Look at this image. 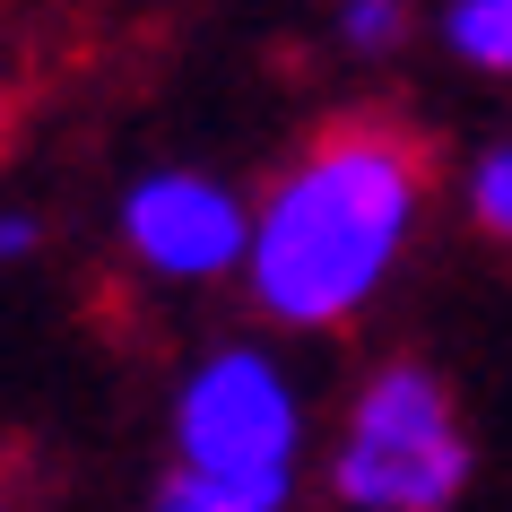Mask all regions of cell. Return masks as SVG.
Instances as JSON below:
<instances>
[{"label": "cell", "mask_w": 512, "mask_h": 512, "mask_svg": "<svg viewBox=\"0 0 512 512\" xmlns=\"http://www.w3.org/2000/svg\"><path fill=\"white\" fill-rule=\"evenodd\" d=\"M426 139L348 113L278 165V183L252 200V261H243V304L270 330H348L365 322L391 278H400L408 243L426 226Z\"/></svg>", "instance_id": "1"}, {"label": "cell", "mask_w": 512, "mask_h": 512, "mask_svg": "<svg viewBox=\"0 0 512 512\" xmlns=\"http://www.w3.org/2000/svg\"><path fill=\"white\" fill-rule=\"evenodd\" d=\"M165 469L243 512H296L313 469V408L270 339H217L183 365L165 408Z\"/></svg>", "instance_id": "2"}, {"label": "cell", "mask_w": 512, "mask_h": 512, "mask_svg": "<svg viewBox=\"0 0 512 512\" xmlns=\"http://www.w3.org/2000/svg\"><path fill=\"white\" fill-rule=\"evenodd\" d=\"M478 478V443L460 426L452 382L426 356H382L348 391L339 443L322 460V486L339 512H460Z\"/></svg>", "instance_id": "3"}, {"label": "cell", "mask_w": 512, "mask_h": 512, "mask_svg": "<svg viewBox=\"0 0 512 512\" xmlns=\"http://www.w3.org/2000/svg\"><path fill=\"white\" fill-rule=\"evenodd\" d=\"M113 243L148 287H243L252 200L217 165H148L113 200Z\"/></svg>", "instance_id": "4"}, {"label": "cell", "mask_w": 512, "mask_h": 512, "mask_svg": "<svg viewBox=\"0 0 512 512\" xmlns=\"http://www.w3.org/2000/svg\"><path fill=\"white\" fill-rule=\"evenodd\" d=\"M434 44L478 70V79H512V0H443L434 9Z\"/></svg>", "instance_id": "5"}, {"label": "cell", "mask_w": 512, "mask_h": 512, "mask_svg": "<svg viewBox=\"0 0 512 512\" xmlns=\"http://www.w3.org/2000/svg\"><path fill=\"white\" fill-rule=\"evenodd\" d=\"M460 217H469L486 243L512 252V131L469 148V165H460Z\"/></svg>", "instance_id": "6"}, {"label": "cell", "mask_w": 512, "mask_h": 512, "mask_svg": "<svg viewBox=\"0 0 512 512\" xmlns=\"http://www.w3.org/2000/svg\"><path fill=\"white\" fill-rule=\"evenodd\" d=\"M417 27V0H330V44L348 61H391Z\"/></svg>", "instance_id": "7"}, {"label": "cell", "mask_w": 512, "mask_h": 512, "mask_svg": "<svg viewBox=\"0 0 512 512\" xmlns=\"http://www.w3.org/2000/svg\"><path fill=\"white\" fill-rule=\"evenodd\" d=\"M35 252H44V209H27V200H0V270H27Z\"/></svg>", "instance_id": "8"}, {"label": "cell", "mask_w": 512, "mask_h": 512, "mask_svg": "<svg viewBox=\"0 0 512 512\" xmlns=\"http://www.w3.org/2000/svg\"><path fill=\"white\" fill-rule=\"evenodd\" d=\"M148 512H243V504H226V495H209V486H191V478H174V469H165L157 495H148Z\"/></svg>", "instance_id": "9"}, {"label": "cell", "mask_w": 512, "mask_h": 512, "mask_svg": "<svg viewBox=\"0 0 512 512\" xmlns=\"http://www.w3.org/2000/svg\"><path fill=\"white\" fill-rule=\"evenodd\" d=\"M0 139H9V70H0Z\"/></svg>", "instance_id": "10"}, {"label": "cell", "mask_w": 512, "mask_h": 512, "mask_svg": "<svg viewBox=\"0 0 512 512\" xmlns=\"http://www.w3.org/2000/svg\"><path fill=\"white\" fill-rule=\"evenodd\" d=\"M0 512H18V486H9V478H0Z\"/></svg>", "instance_id": "11"}]
</instances>
